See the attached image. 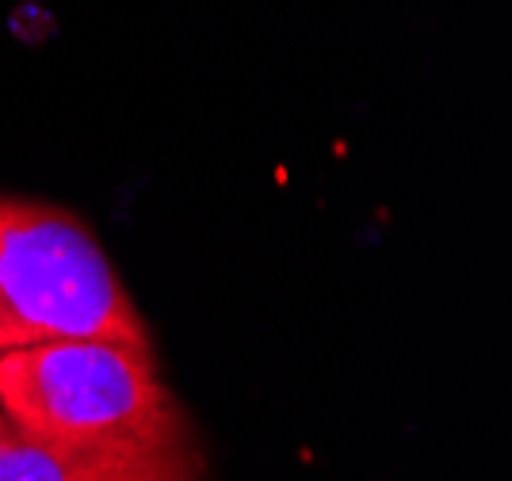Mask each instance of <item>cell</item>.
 I'll return each mask as SVG.
<instances>
[{"instance_id": "cell-3", "label": "cell", "mask_w": 512, "mask_h": 481, "mask_svg": "<svg viewBox=\"0 0 512 481\" xmlns=\"http://www.w3.org/2000/svg\"><path fill=\"white\" fill-rule=\"evenodd\" d=\"M192 447L172 451H62L31 440L0 413V481H199Z\"/></svg>"}, {"instance_id": "cell-1", "label": "cell", "mask_w": 512, "mask_h": 481, "mask_svg": "<svg viewBox=\"0 0 512 481\" xmlns=\"http://www.w3.org/2000/svg\"><path fill=\"white\" fill-rule=\"evenodd\" d=\"M0 413L62 451L192 447L153 348L123 340H46L0 352Z\"/></svg>"}, {"instance_id": "cell-2", "label": "cell", "mask_w": 512, "mask_h": 481, "mask_svg": "<svg viewBox=\"0 0 512 481\" xmlns=\"http://www.w3.org/2000/svg\"><path fill=\"white\" fill-rule=\"evenodd\" d=\"M46 340L153 348L150 325L96 233L73 210L0 195V352Z\"/></svg>"}]
</instances>
